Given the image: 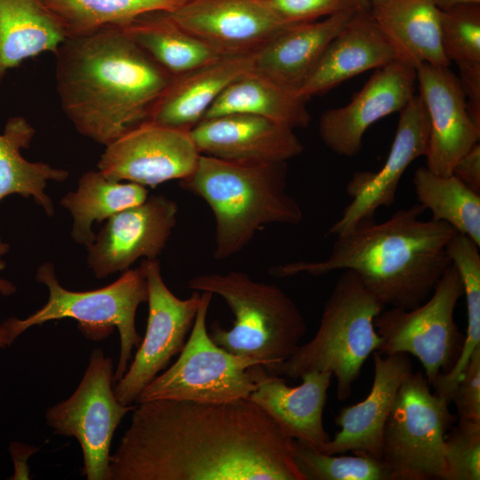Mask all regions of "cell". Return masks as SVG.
Wrapping results in <instances>:
<instances>
[{
  "instance_id": "9a60e30c",
  "label": "cell",
  "mask_w": 480,
  "mask_h": 480,
  "mask_svg": "<svg viewBox=\"0 0 480 480\" xmlns=\"http://www.w3.org/2000/svg\"><path fill=\"white\" fill-rule=\"evenodd\" d=\"M428 118L420 95L400 111L395 137L382 167L376 172L356 173L348 184L352 197L325 236H338L360 223L374 220L376 211L394 203L400 180L409 165L424 156L428 142Z\"/></svg>"
},
{
  "instance_id": "60d3db41",
  "label": "cell",
  "mask_w": 480,
  "mask_h": 480,
  "mask_svg": "<svg viewBox=\"0 0 480 480\" xmlns=\"http://www.w3.org/2000/svg\"><path fill=\"white\" fill-rule=\"evenodd\" d=\"M10 246L8 244L4 243L0 237V271H2L5 263L4 260V256L8 252ZM17 291L16 286L9 280L0 276V294L3 296H11L15 293Z\"/></svg>"
},
{
  "instance_id": "7402d4cb",
  "label": "cell",
  "mask_w": 480,
  "mask_h": 480,
  "mask_svg": "<svg viewBox=\"0 0 480 480\" xmlns=\"http://www.w3.org/2000/svg\"><path fill=\"white\" fill-rule=\"evenodd\" d=\"M396 59L369 7L359 9L327 45L297 93L308 100Z\"/></svg>"
},
{
  "instance_id": "cb8c5ba5",
  "label": "cell",
  "mask_w": 480,
  "mask_h": 480,
  "mask_svg": "<svg viewBox=\"0 0 480 480\" xmlns=\"http://www.w3.org/2000/svg\"><path fill=\"white\" fill-rule=\"evenodd\" d=\"M253 54L221 56L173 76L155 105L150 121L191 131L228 84L253 70Z\"/></svg>"
},
{
  "instance_id": "836d02e7",
  "label": "cell",
  "mask_w": 480,
  "mask_h": 480,
  "mask_svg": "<svg viewBox=\"0 0 480 480\" xmlns=\"http://www.w3.org/2000/svg\"><path fill=\"white\" fill-rule=\"evenodd\" d=\"M353 453L328 454L295 440L293 458L304 480H396L382 459Z\"/></svg>"
},
{
  "instance_id": "f35d334b",
  "label": "cell",
  "mask_w": 480,
  "mask_h": 480,
  "mask_svg": "<svg viewBox=\"0 0 480 480\" xmlns=\"http://www.w3.org/2000/svg\"><path fill=\"white\" fill-rule=\"evenodd\" d=\"M452 174L480 194V145L477 142L455 164Z\"/></svg>"
},
{
  "instance_id": "74e56055",
  "label": "cell",
  "mask_w": 480,
  "mask_h": 480,
  "mask_svg": "<svg viewBox=\"0 0 480 480\" xmlns=\"http://www.w3.org/2000/svg\"><path fill=\"white\" fill-rule=\"evenodd\" d=\"M452 402L455 404L459 419L480 421V348L473 352Z\"/></svg>"
},
{
  "instance_id": "484cf974",
  "label": "cell",
  "mask_w": 480,
  "mask_h": 480,
  "mask_svg": "<svg viewBox=\"0 0 480 480\" xmlns=\"http://www.w3.org/2000/svg\"><path fill=\"white\" fill-rule=\"evenodd\" d=\"M66 38L42 0H0V82L25 60L46 52L55 54Z\"/></svg>"
},
{
  "instance_id": "e575fe53",
  "label": "cell",
  "mask_w": 480,
  "mask_h": 480,
  "mask_svg": "<svg viewBox=\"0 0 480 480\" xmlns=\"http://www.w3.org/2000/svg\"><path fill=\"white\" fill-rule=\"evenodd\" d=\"M444 54L460 71L480 70V4L439 9Z\"/></svg>"
},
{
  "instance_id": "4316f807",
  "label": "cell",
  "mask_w": 480,
  "mask_h": 480,
  "mask_svg": "<svg viewBox=\"0 0 480 480\" xmlns=\"http://www.w3.org/2000/svg\"><path fill=\"white\" fill-rule=\"evenodd\" d=\"M308 100L252 70L228 84L204 119L245 114L264 117L293 130L306 128L311 119Z\"/></svg>"
},
{
  "instance_id": "3957f363",
  "label": "cell",
  "mask_w": 480,
  "mask_h": 480,
  "mask_svg": "<svg viewBox=\"0 0 480 480\" xmlns=\"http://www.w3.org/2000/svg\"><path fill=\"white\" fill-rule=\"evenodd\" d=\"M425 211L416 204L383 222L360 223L335 236L327 259L280 264L269 273L284 278L351 270L384 307L416 308L452 265L446 245L457 233L444 221L420 219Z\"/></svg>"
},
{
  "instance_id": "8992f818",
  "label": "cell",
  "mask_w": 480,
  "mask_h": 480,
  "mask_svg": "<svg viewBox=\"0 0 480 480\" xmlns=\"http://www.w3.org/2000/svg\"><path fill=\"white\" fill-rule=\"evenodd\" d=\"M36 279L49 292L46 303L26 318L10 317L0 324V348L12 346L27 330L53 320L71 318L81 333L92 341H101L117 329L120 352L115 383L126 372L142 338L135 324L139 306L148 300V284L142 267L129 268L112 284L92 291L76 292L60 284L52 263L44 262Z\"/></svg>"
},
{
  "instance_id": "4dcf8cb0",
  "label": "cell",
  "mask_w": 480,
  "mask_h": 480,
  "mask_svg": "<svg viewBox=\"0 0 480 480\" xmlns=\"http://www.w3.org/2000/svg\"><path fill=\"white\" fill-rule=\"evenodd\" d=\"M57 18L67 37L123 28L154 12H172L188 0H42Z\"/></svg>"
},
{
  "instance_id": "ab89813d",
  "label": "cell",
  "mask_w": 480,
  "mask_h": 480,
  "mask_svg": "<svg viewBox=\"0 0 480 480\" xmlns=\"http://www.w3.org/2000/svg\"><path fill=\"white\" fill-rule=\"evenodd\" d=\"M40 448L20 443H12L10 451L14 462V475L12 479H28L29 469L27 464L28 459L39 451Z\"/></svg>"
},
{
  "instance_id": "277c9868",
  "label": "cell",
  "mask_w": 480,
  "mask_h": 480,
  "mask_svg": "<svg viewBox=\"0 0 480 480\" xmlns=\"http://www.w3.org/2000/svg\"><path fill=\"white\" fill-rule=\"evenodd\" d=\"M286 178V162L246 163L200 155L194 172L180 183L213 213L215 259L236 255L267 225L295 226L302 220L300 204L287 192Z\"/></svg>"
},
{
  "instance_id": "7a4b0ae2",
  "label": "cell",
  "mask_w": 480,
  "mask_h": 480,
  "mask_svg": "<svg viewBox=\"0 0 480 480\" xmlns=\"http://www.w3.org/2000/svg\"><path fill=\"white\" fill-rule=\"evenodd\" d=\"M54 55L63 112L80 134L105 147L150 121L172 78L121 28L67 37Z\"/></svg>"
},
{
  "instance_id": "d6a6232c",
  "label": "cell",
  "mask_w": 480,
  "mask_h": 480,
  "mask_svg": "<svg viewBox=\"0 0 480 480\" xmlns=\"http://www.w3.org/2000/svg\"><path fill=\"white\" fill-rule=\"evenodd\" d=\"M479 246L465 235L456 233L448 242L446 251L458 270L467 303L468 325L460 356L453 368L439 374L432 387L434 393L452 402L455 388L473 354L480 348V255Z\"/></svg>"
},
{
  "instance_id": "8fae6325",
  "label": "cell",
  "mask_w": 480,
  "mask_h": 480,
  "mask_svg": "<svg viewBox=\"0 0 480 480\" xmlns=\"http://www.w3.org/2000/svg\"><path fill=\"white\" fill-rule=\"evenodd\" d=\"M114 373L113 360L95 348L76 390L45 412L46 423L55 434L77 440L83 453L82 475L88 480H108L115 431L135 407L116 398Z\"/></svg>"
},
{
  "instance_id": "ffe728a7",
  "label": "cell",
  "mask_w": 480,
  "mask_h": 480,
  "mask_svg": "<svg viewBox=\"0 0 480 480\" xmlns=\"http://www.w3.org/2000/svg\"><path fill=\"white\" fill-rule=\"evenodd\" d=\"M255 384L249 399L267 412L292 439L320 451L331 439L324 429L323 412L332 374L312 371L301 383L288 386L279 375L261 364L248 368Z\"/></svg>"
},
{
  "instance_id": "b9f144b4",
  "label": "cell",
  "mask_w": 480,
  "mask_h": 480,
  "mask_svg": "<svg viewBox=\"0 0 480 480\" xmlns=\"http://www.w3.org/2000/svg\"><path fill=\"white\" fill-rule=\"evenodd\" d=\"M438 9H445L454 5L468 4V3H478L480 0H430Z\"/></svg>"
},
{
  "instance_id": "30bf717a",
  "label": "cell",
  "mask_w": 480,
  "mask_h": 480,
  "mask_svg": "<svg viewBox=\"0 0 480 480\" xmlns=\"http://www.w3.org/2000/svg\"><path fill=\"white\" fill-rule=\"evenodd\" d=\"M463 295L460 276L452 264L423 303L410 309H383L375 317L374 326L382 339L378 352L415 356L432 386L439 374L453 368L460 356L464 335L455 322L454 312Z\"/></svg>"
},
{
  "instance_id": "1f68e13d",
  "label": "cell",
  "mask_w": 480,
  "mask_h": 480,
  "mask_svg": "<svg viewBox=\"0 0 480 480\" xmlns=\"http://www.w3.org/2000/svg\"><path fill=\"white\" fill-rule=\"evenodd\" d=\"M412 182L419 204L432 220L449 224L480 247V194L453 174L440 176L426 166L416 169Z\"/></svg>"
},
{
  "instance_id": "e0dca14e",
  "label": "cell",
  "mask_w": 480,
  "mask_h": 480,
  "mask_svg": "<svg viewBox=\"0 0 480 480\" xmlns=\"http://www.w3.org/2000/svg\"><path fill=\"white\" fill-rule=\"evenodd\" d=\"M415 84L416 69L397 59L376 68L348 104L322 113L318 132L323 143L338 156H356L367 129L400 112L415 95Z\"/></svg>"
},
{
  "instance_id": "5b68a950",
  "label": "cell",
  "mask_w": 480,
  "mask_h": 480,
  "mask_svg": "<svg viewBox=\"0 0 480 480\" xmlns=\"http://www.w3.org/2000/svg\"><path fill=\"white\" fill-rule=\"evenodd\" d=\"M193 291L221 297L234 315L229 329L212 324L209 335L227 351L258 360L270 373L290 358L307 333L306 320L294 300L274 284L242 271L191 277Z\"/></svg>"
},
{
  "instance_id": "9c48e42d",
  "label": "cell",
  "mask_w": 480,
  "mask_h": 480,
  "mask_svg": "<svg viewBox=\"0 0 480 480\" xmlns=\"http://www.w3.org/2000/svg\"><path fill=\"white\" fill-rule=\"evenodd\" d=\"M212 295L201 292L189 337L178 359L142 390L136 404L160 399L227 403L248 398L254 391L248 368L261 364L227 351L209 335L206 316Z\"/></svg>"
},
{
  "instance_id": "f546056e",
  "label": "cell",
  "mask_w": 480,
  "mask_h": 480,
  "mask_svg": "<svg viewBox=\"0 0 480 480\" xmlns=\"http://www.w3.org/2000/svg\"><path fill=\"white\" fill-rule=\"evenodd\" d=\"M121 28L172 76L221 57L177 25L166 12L146 13Z\"/></svg>"
},
{
  "instance_id": "7c38bea8",
  "label": "cell",
  "mask_w": 480,
  "mask_h": 480,
  "mask_svg": "<svg viewBox=\"0 0 480 480\" xmlns=\"http://www.w3.org/2000/svg\"><path fill=\"white\" fill-rule=\"evenodd\" d=\"M140 266L148 284L146 332L126 372L114 385L116 398L125 405L135 403L142 390L180 354L201 300L198 291L187 299L174 295L163 279L157 259L143 260Z\"/></svg>"
},
{
  "instance_id": "6da1fadb",
  "label": "cell",
  "mask_w": 480,
  "mask_h": 480,
  "mask_svg": "<svg viewBox=\"0 0 480 480\" xmlns=\"http://www.w3.org/2000/svg\"><path fill=\"white\" fill-rule=\"evenodd\" d=\"M137 404L108 480H304L295 440L249 398Z\"/></svg>"
},
{
  "instance_id": "d6986e66",
  "label": "cell",
  "mask_w": 480,
  "mask_h": 480,
  "mask_svg": "<svg viewBox=\"0 0 480 480\" xmlns=\"http://www.w3.org/2000/svg\"><path fill=\"white\" fill-rule=\"evenodd\" d=\"M190 134L201 155L229 161L282 163L304 150L292 128L245 114L203 119Z\"/></svg>"
},
{
  "instance_id": "5bb4252c",
  "label": "cell",
  "mask_w": 480,
  "mask_h": 480,
  "mask_svg": "<svg viewBox=\"0 0 480 480\" xmlns=\"http://www.w3.org/2000/svg\"><path fill=\"white\" fill-rule=\"evenodd\" d=\"M178 211L173 200L156 195L108 218L87 247L94 276L124 272L140 258L156 259L176 226Z\"/></svg>"
},
{
  "instance_id": "d590c367",
  "label": "cell",
  "mask_w": 480,
  "mask_h": 480,
  "mask_svg": "<svg viewBox=\"0 0 480 480\" xmlns=\"http://www.w3.org/2000/svg\"><path fill=\"white\" fill-rule=\"evenodd\" d=\"M444 480L480 479V421L459 419L444 437Z\"/></svg>"
},
{
  "instance_id": "44dd1931",
  "label": "cell",
  "mask_w": 480,
  "mask_h": 480,
  "mask_svg": "<svg viewBox=\"0 0 480 480\" xmlns=\"http://www.w3.org/2000/svg\"><path fill=\"white\" fill-rule=\"evenodd\" d=\"M374 375L371 390L361 402L342 407L334 420L340 428L320 452L367 453L381 459L382 434L398 390L413 372L410 355L372 353Z\"/></svg>"
},
{
  "instance_id": "f1b7e54d",
  "label": "cell",
  "mask_w": 480,
  "mask_h": 480,
  "mask_svg": "<svg viewBox=\"0 0 480 480\" xmlns=\"http://www.w3.org/2000/svg\"><path fill=\"white\" fill-rule=\"evenodd\" d=\"M148 196L147 187L107 178L100 171H89L79 179L76 191L68 192L60 204L71 214L73 240L88 247L95 239L92 223L143 203Z\"/></svg>"
},
{
  "instance_id": "ac0fdd59",
  "label": "cell",
  "mask_w": 480,
  "mask_h": 480,
  "mask_svg": "<svg viewBox=\"0 0 480 480\" xmlns=\"http://www.w3.org/2000/svg\"><path fill=\"white\" fill-rule=\"evenodd\" d=\"M415 69L429 126L426 167L449 176L458 160L479 141L480 127L470 117L459 77L449 66L421 64Z\"/></svg>"
},
{
  "instance_id": "83f0119b",
  "label": "cell",
  "mask_w": 480,
  "mask_h": 480,
  "mask_svg": "<svg viewBox=\"0 0 480 480\" xmlns=\"http://www.w3.org/2000/svg\"><path fill=\"white\" fill-rule=\"evenodd\" d=\"M35 132L22 116H12L6 122L0 134V202L13 194L32 197L52 216L53 204L44 192L47 182H61L68 178V172L44 162H29L21 156L20 149L29 147Z\"/></svg>"
},
{
  "instance_id": "d4e9b609",
  "label": "cell",
  "mask_w": 480,
  "mask_h": 480,
  "mask_svg": "<svg viewBox=\"0 0 480 480\" xmlns=\"http://www.w3.org/2000/svg\"><path fill=\"white\" fill-rule=\"evenodd\" d=\"M369 11L397 60L450 66L441 44L439 9L430 0H370Z\"/></svg>"
},
{
  "instance_id": "4fadbf2b",
  "label": "cell",
  "mask_w": 480,
  "mask_h": 480,
  "mask_svg": "<svg viewBox=\"0 0 480 480\" xmlns=\"http://www.w3.org/2000/svg\"><path fill=\"white\" fill-rule=\"evenodd\" d=\"M200 155L190 131L149 121L106 146L98 170L113 180L155 188L188 178Z\"/></svg>"
},
{
  "instance_id": "52a82bcc",
  "label": "cell",
  "mask_w": 480,
  "mask_h": 480,
  "mask_svg": "<svg viewBox=\"0 0 480 480\" xmlns=\"http://www.w3.org/2000/svg\"><path fill=\"white\" fill-rule=\"evenodd\" d=\"M384 308L353 271L344 270L325 301L316 332L276 375L297 380L308 372H329L337 380L338 400L345 401L365 361L382 344L374 319Z\"/></svg>"
},
{
  "instance_id": "ba28073f",
  "label": "cell",
  "mask_w": 480,
  "mask_h": 480,
  "mask_svg": "<svg viewBox=\"0 0 480 480\" xmlns=\"http://www.w3.org/2000/svg\"><path fill=\"white\" fill-rule=\"evenodd\" d=\"M421 371L401 385L386 420L381 459L396 480L444 479V437L456 417Z\"/></svg>"
},
{
  "instance_id": "2e32d148",
  "label": "cell",
  "mask_w": 480,
  "mask_h": 480,
  "mask_svg": "<svg viewBox=\"0 0 480 480\" xmlns=\"http://www.w3.org/2000/svg\"><path fill=\"white\" fill-rule=\"evenodd\" d=\"M168 16L220 56L253 54L285 27L265 0H188Z\"/></svg>"
},
{
  "instance_id": "603a6c76",
  "label": "cell",
  "mask_w": 480,
  "mask_h": 480,
  "mask_svg": "<svg viewBox=\"0 0 480 480\" xmlns=\"http://www.w3.org/2000/svg\"><path fill=\"white\" fill-rule=\"evenodd\" d=\"M356 11L285 27L253 54V71L297 92L327 45Z\"/></svg>"
},
{
  "instance_id": "8d00e7d4",
  "label": "cell",
  "mask_w": 480,
  "mask_h": 480,
  "mask_svg": "<svg viewBox=\"0 0 480 480\" xmlns=\"http://www.w3.org/2000/svg\"><path fill=\"white\" fill-rule=\"evenodd\" d=\"M289 24L309 22L341 12L369 7L370 0H265Z\"/></svg>"
}]
</instances>
